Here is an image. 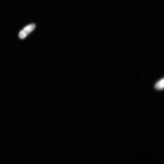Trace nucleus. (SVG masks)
Returning a JSON list of instances; mask_svg holds the SVG:
<instances>
[{"label":"nucleus","instance_id":"f257e3e1","mask_svg":"<svg viewBox=\"0 0 164 164\" xmlns=\"http://www.w3.org/2000/svg\"><path fill=\"white\" fill-rule=\"evenodd\" d=\"M36 27V25L35 24H31L27 26L19 33V38L21 39H25L34 30Z\"/></svg>","mask_w":164,"mask_h":164},{"label":"nucleus","instance_id":"f03ea898","mask_svg":"<svg viewBox=\"0 0 164 164\" xmlns=\"http://www.w3.org/2000/svg\"><path fill=\"white\" fill-rule=\"evenodd\" d=\"M154 88L158 90H162L164 88V79H162L158 81L154 85Z\"/></svg>","mask_w":164,"mask_h":164}]
</instances>
